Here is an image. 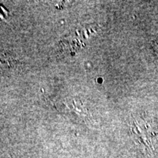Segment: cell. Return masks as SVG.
I'll return each instance as SVG.
<instances>
[{
  "instance_id": "cell-1",
  "label": "cell",
  "mask_w": 158,
  "mask_h": 158,
  "mask_svg": "<svg viewBox=\"0 0 158 158\" xmlns=\"http://www.w3.org/2000/svg\"><path fill=\"white\" fill-rule=\"evenodd\" d=\"M153 48H154V50L155 51V52L158 53V39L154 41Z\"/></svg>"
}]
</instances>
